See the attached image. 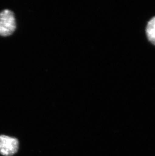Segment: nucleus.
<instances>
[{
    "mask_svg": "<svg viewBox=\"0 0 155 156\" xmlns=\"http://www.w3.org/2000/svg\"><path fill=\"white\" fill-rule=\"evenodd\" d=\"M16 28V19L13 12L5 9L0 12V35L9 36L13 34Z\"/></svg>",
    "mask_w": 155,
    "mask_h": 156,
    "instance_id": "1",
    "label": "nucleus"
},
{
    "mask_svg": "<svg viewBox=\"0 0 155 156\" xmlns=\"http://www.w3.org/2000/svg\"><path fill=\"white\" fill-rule=\"evenodd\" d=\"M146 33L149 40L155 45V17L148 22Z\"/></svg>",
    "mask_w": 155,
    "mask_h": 156,
    "instance_id": "3",
    "label": "nucleus"
},
{
    "mask_svg": "<svg viewBox=\"0 0 155 156\" xmlns=\"http://www.w3.org/2000/svg\"><path fill=\"white\" fill-rule=\"evenodd\" d=\"M19 149L18 139L14 136L0 134V154L4 156H13Z\"/></svg>",
    "mask_w": 155,
    "mask_h": 156,
    "instance_id": "2",
    "label": "nucleus"
}]
</instances>
